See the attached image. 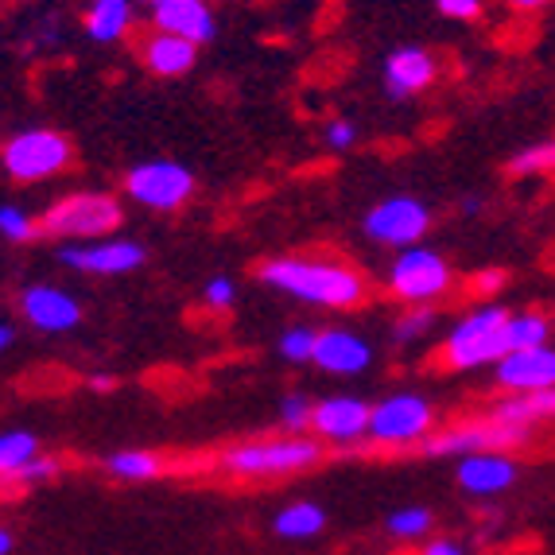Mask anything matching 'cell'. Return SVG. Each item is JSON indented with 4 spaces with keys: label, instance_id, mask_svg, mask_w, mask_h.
<instances>
[{
    "label": "cell",
    "instance_id": "1",
    "mask_svg": "<svg viewBox=\"0 0 555 555\" xmlns=\"http://www.w3.org/2000/svg\"><path fill=\"white\" fill-rule=\"evenodd\" d=\"M257 280L299 304L334 307V311H350L370 292L358 269L326 257H272L257 269Z\"/></svg>",
    "mask_w": 555,
    "mask_h": 555
},
{
    "label": "cell",
    "instance_id": "2",
    "mask_svg": "<svg viewBox=\"0 0 555 555\" xmlns=\"http://www.w3.org/2000/svg\"><path fill=\"white\" fill-rule=\"evenodd\" d=\"M509 307L501 304H481L470 315H463L459 323L447 331L443 346H439V361L454 373H470L481 365H498L509 346H505V323H509Z\"/></svg>",
    "mask_w": 555,
    "mask_h": 555
},
{
    "label": "cell",
    "instance_id": "3",
    "mask_svg": "<svg viewBox=\"0 0 555 555\" xmlns=\"http://www.w3.org/2000/svg\"><path fill=\"white\" fill-rule=\"evenodd\" d=\"M319 459H323V447L315 439L284 436V439H253V443L230 447L222 454V466L230 474H245V478H280V474L307 470Z\"/></svg>",
    "mask_w": 555,
    "mask_h": 555
},
{
    "label": "cell",
    "instance_id": "4",
    "mask_svg": "<svg viewBox=\"0 0 555 555\" xmlns=\"http://www.w3.org/2000/svg\"><path fill=\"white\" fill-rule=\"evenodd\" d=\"M427 436H436V404L420 392H392L377 400L370 412V443L373 447H420Z\"/></svg>",
    "mask_w": 555,
    "mask_h": 555
},
{
    "label": "cell",
    "instance_id": "5",
    "mask_svg": "<svg viewBox=\"0 0 555 555\" xmlns=\"http://www.w3.org/2000/svg\"><path fill=\"white\" fill-rule=\"evenodd\" d=\"M70 140L55 129H24L0 149V171L16 183H43L70 167Z\"/></svg>",
    "mask_w": 555,
    "mask_h": 555
},
{
    "label": "cell",
    "instance_id": "6",
    "mask_svg": "<svg viewBox=\"0 0 555 555\" xmlns=\"http://www.w3.org/2000/svg\"><path fill=\"white\" fill-rule=\"evenodd\" d=\"M389 292L397 299L412 307H431L436 299H443L454 284V272L447 264V257H439L436 249H424V245H412V249H400L397 260L389 264V276H385Z\"/></svg>",
    "mask_w": 555,
    "mask_h": 555
},
{
    "label": "cell",
    "instance_id": "7",
    "mask_svg": "<svg viewBox=\"0 0 555 555\" xmlns=\"http://www.w3.org/2000/svg\"><path fill=\"white\" fill-rule=\"evenodd\" d=\"M120 225V203L109 195H66L39 218L43 237L63 241H98Z\"/></svg>",
    "mask_w": 555,
    "mask_h": 555
},
{
    "label": "cell",
    "instance_id": "8",
    "mask_svg": "<svg viewBox=\"0 0 555 555\" xmlns=\"http://www.w3.org/2000/svg\"><path fill=\"white\" fill-rule=\"evenodd\" d=\"M125 195L144 210H183L195 195V176L176 159H149V164H137L125 171Z\"/></svg>",
    "mask_w": 555,
    "mask_h": 555
},
{
    "label": "cell",
    "instance_id": "9",
    "mask_svg": "<svg viewBox=\"0 0 555 555\" xmlns=\"http://www.w3.org/2000/svg\"><path fill=\"white\" fill-rule=\"evenodd\" d=\"M431 222L436 218H431L427 203H420L416 195H389L380 198L377 206H370L361 230H365L370 241L385 245V249H412V245H420L427 237Z\"/></svg>",
    "mask_w": 555,
    "mask_h": 555
},
{
    "label": "cell",
    "instance_id": "10",
    "mask_svg": "<svg viewBox=\"0 0 555 555\" xmlns=\"http://www.w3.org/2000/svg\"><path fill=\"white\" fill-rule=\"evenodd\" d=\"M528 443V431L520 427H505L498 420H466V424H454L447 431H436L420 443V451L427 459H466V454L481 451H509V447Z\"/></svg>",
    "mask_w": 555,
    "mask_h": 555
},
{
    "label": "cell",
    "instance_id": "11",
    "mask_svg": "<svg viewBox=\"0 0 555 555\" xmlns=\"http://www.w3.org/2000/svg\"><path fill=\"white\" fill-rule=\"evenodd\" d=\"M70 272H90V276H129V272L144 269V245L140 241H125V237H98V241H75L59 249Z\"/></svg>",
    "mask_w": 555,
    "mask_h": 555
},
{
    "label": "cell",
    "instance_id": "12",
    "mask_svg": "<svg viewBox=\"0 0 555 555\" xmlns=\"http://www.w3.org/2000/svg\"><path fill=\"white\" fill-rule=\"evenodd\" d=\"M370 412L373 404L361 397H323L311 412V431L323 443L353 447L361 439H370Z\"/></svg>",
    "mask_w": 555,
    "mask_h": 555
},
{
    "label": "cell",
    "instance_id": "13",
    "mask_svg": "<svg viewBox=\"0 0 555 555\" xmlns=\"http://www.w3.org/2000/svg\"><path fill=\"white\" fill-rule=\"evenodd\" d=\"M16 304H20V315L43 334H70L82 323V304L70 292H63V287L28 284L16 296Z\"/></svg>",
    "mask_w": 555,
    "mask_h": 555
},
{
    "label": "cell",
    "instance_id": "14",
    "mask_svg": "<svg viewBox=\"0 0 555 555\" xmlns=\"http://www.w3.org/2000/svg\"><path fill=\"white\" fill-rule=\"evenodd\" d=\"M493 380L505 392H544L555 389V346H528L509 350L493 365Z\"/></svg>",
    "mask_w": 555,
    "mask_h": 555
},
{
    "label": "cell",
    "instance_id": "15",
    "mask_svg": "<svg viewBox=\"0 0 555 555\" xmlns=\"http://www.w3.org/2000/svg\"><path fill=\"white\" fill-rule=\"evenodd\" d=\"M149 20L156 31H171V36H183L191 43H214L218 36V24H214V12L206 0H144Z\"/></svg>",
    "mask_w": 555,
    "mask_h": 555
},
{
    "label": "cell",
    "instance_id": "16",
    "mask_svg": "<svg viewBox=\"0 0 555 555\" xmlns=\"http://www.w3.org/2000/svg\"><path fill=\"white\" fill-rule=\"evenodd\" d=\"M517 459L509 451H481V454H466L454 466V478L466 493L474 498H501L505 490L517 486Z\"/></svg>",
    "mask_w": 555,
    "mask_h": 555
},
{
    "label": "cell",
    "instance_id": "17",
    "mask_svg": "<svg viewBox=\"0 0 555 555\" xmlns=\"http://www.w3.org/2000/svg\"><path fill=\"white\" fill-rule=\"evenodd\" d=\"M439 78V59L427 51V47H397L389 59H385V93L392 102H404V98H416L427 86Z\"/></svg>",
    "mask_w": 555,
    "mask_h": 555
},
{
    "label": "cell",
    "instance_id": "18",
    "mask_svg": "<svg viewBox=\"0 0 555 555\" xmlns=\"http://www.w3.org/2000/svg\"><path fill=\"white\" fill-rule=\"evenodd\" d=\"M370 361H373V346L353 331L334 326V331H323L315 338V358H311V365H319V370L331 373V377H358V373L370 370Z\"/></svg>",
    "mask_w": 555,
    "mask_h": 555
},
{
    "label": "cell",
    "instance_id": "19",
    "mask_svg": "<svg viewBox=\"0 0 555 555\" xmlns=\"http://www.w3.org/2000/svg\"><path fill=\"white\" fill-rule=\"evenodd\" d=\"M140 63L159 78H179L186 70H195L198 43H191L183 36H171V31H152V36L140 39Z\"/></svg>",
    "mask_w": 555,
    "mask_h": 555
},
{
    "label": "cell",
    "instance_id": "20",
    "mask_svg": "<svg viewBox=\"0 0 555 555\" xmlns=\"http://www.w3.org/2000/svg\"><path fill=\"white\" fill-rule=\"evenodd\" d=\"M490 420H498V424H505V427H520V431H532V427L544 424V420H555V389L513 392L509 400L493 404Z\"/></svg>",
    "mask_w": 555,
    "mask_h": 555
},
{
    "label": "cell",
    "instance_id": "21",
    "mask_svg": "<svg viewBox=\"0 0 555 555\" xmlns=\"http://www.w3.org/2000/svg\"><path fill=\"white\" fill-rule=\"evenodd\" d=\"M132 28V0H90L86 9V36L93 43H117Z\"/></svg>",
    "mask_w": 555,
    "mask_h": 555
},
{
    "label": "cell",
    "instance_id": "22",
    "mask_svg": "<svg viewBox=\"0 0 555 555\" xmlns=\"http://www.w3.org/2000/svg\"><path fill=\"white\" fill-rule=\"evenodd\" d=\"M326 528V509L315 505V501H296V505H287V509L276 513L272 520V532L284 540H307V537H319Z\"/></svg>",
    "mask_w": 555,
    "mask_h": 555
},
{
    "label": "cell",
    "instance_id": "23",
    "mask_svg": "<svg viewBox=\"0 0 555 555\" xmlns=\"http://www.w3.org/2000/svg\"><path fill=\"white\" fill-rule=\"evenodd\" d=\"M555 323L544 311H513L509 323H505V346L509 350H528V346H544L552 343Z\"/></svg>",
    "mask_w": 555,
    "mask_h": 555
},
{
    "label": "cell",
    "instance_id": "24",
    "mask_svg": "<svg viewBox=\"0 0 555 555\" xmlns=\"http://www.w3.org/2000/svg\"><path fill=\"white\" fill-rule=\"evenodd\" d=\"M105 470L113 474V478L120 481H152L164 474V459L152 451H113L109 459H105Z\"/></svg>",
    "mask_w": 555,
    "mask_h": 555
},
{
    "label": "cell",
    "instance_id": "25",
    "mask_svg": "<svg viewBox=\"0 0 555 555\" xmlns=\"http://www.w3.org/2000/svg\"><path fill=\"white\" fill-rule=\"evenodd\" d=\"M39 454V439L31 431H4L0 436V478H12Z\"/></svg>",
    "mask_w": 555,
    "mask_h": 555
},
{
    "label": "cell",
    "instance_id": "26",
    "mask_svg": "<svg viewBox=\"0 0 555 555\" xmlns=\"http://www.w3.org/2000/svg\"><path fill=\"white\" fill-rule=\"evenodd\" d=\"M431 528H436V513L427 509V505H404V509L389 513V520H385V532L397 540H420Z\"/></svg>",
    "mask_w": 555,
    "mask_h": 555
},
{
    "label": "cell",
    "instance_id": "27",
    "mask_svg": "<svg viewBox=\"0 0 555 555\" xmlns=\"http://www.w3.org/2000/svg\"><path fill=\"white\" fill-rule=\"evenodd\" d=\"M509 171L513 176H552L555 171V137L520 149L517 156L509 159Z\"/></svg>",
    "mask_w": 555,
    "mask_h": 555
},
{
    "label": "cell",
    "instance_id": "28",
    "mask_svg": "<svg viewBox=\"0 0 555 555\" xmlns=\"http://www.w3.org/2000/svg\"><path fill=\"white\" fill-rule=\"evenodd\" d=\"M431 326H436V311L431 307H412V311H404V315L392 323V343L397 346H412V343H424L427 334H431Z\"/></svg>",
    "mask_w": 555,
    "mask_h": 555
},
{
    "label": "cell",
    "instance_id": "29",
    "mask_svg": "<svg viewBox=\"0 0 555 555\" xmlns=\"http://www.w3.org/2000/svg\"><path fill=\"white\" fill-rule=\"evenodd\" d=\"M0 237L12 241V245H28V241L43 237V230H39V222L31 218L28 210H20V206L4 203V206H0Z\"/></svg>",
    "mask_w": 555,
    "mask_h": 555
},
{
    "label": "cell",
    "instance_id": "30",
    "mask_svg": "<svg viewBox=\"0 0 555 555\" xmlns=\"http://www.w3.org/2000/svg\"><path fill=\"white\" fill-rule=\"evenodd\" d=\"M315 338L319 334L311 331V326H287L284 334H280V358L292 361V365H307V361L315 358Z\"/></svg>",
    "mask_w": 555,
    "mask_h": 555
},
{
    "label": "cell",
    "instance_id": "31",
    "mask_svg": "<svg viewBox=\"0 0 555 555\" xmlns=\"http://www.w3.org/2000/svg\"><path fill=\"white\" fill-rule=\"evenodd\" d=\"M311 412H315V404L304 392H287L284 404H280V427H284L287 436H299V431L311 427Z\"/></svg>",
    "mask_w": 555,
    "mask_h": 555
},
{
    "label": "cell",
    "instance_id": "32",
    "mask_svg": "<svg viewBox=\"0 0 555 555\" xmlns=\"http://www.w3.org/2000/svg\"><path fill=\"white\" fill-rule=\"evenodd\" d=\"M59 474V463L55 459H47V454H36L28 466H20L16 474H12V481H20V486H36V481H47Z\"/></svg>",
    "mask_w": 555,
    "mask_h": 555
},
{
    "label": "cell",
    "instance_id": "33",
    "mask_svg": "<svg viewBox=\"0 0 555 555\" xmlns=\"http://www.w3.org/2000/svg\"><path fill=\"white\" fill-rule=\"evenodd\" d=\"M206 304L214 307V311H230L233 304H237V284H233L230 276H214L210 284H206Z\"/></svg>",
    "mask_w": 555,
    "mask_h": 555
},
{
    "label": "cell",
    "instance_id": "34",
    "mask_svg": "<svg viewBox=\"0 0 555 555\" xmlns=\"http://www.w3.org/2000/svg\"><path fill=\"white\" fill-rule=\"evenodd\" d=\"M326 144H331L334 152H350L353 144H358V125H353V120H331V125H326Z\"/></svg>",
    "mask_w": 555,
    "mask_h": 555
},
{
    "label": "cell",
    "instance_id": "35",
    "mask_svg": "<svg viewBox=\"0 0 555 555\" xmlns=\"http://www.w3.org/2000/svg\"><path fill=\"white\" fill-rule=\"evenodd\" d=\"M436 9H439V16H447V20H478L481 16V0H436Z\"/></svg>",
    "mask_w": 555,
    "mask_h": 555
},
{
    "label": "cell",
    "instance_id": "36",
    "mask_svg": "<svg viewBox=\"0 0 555 555\" xmlns=\"http://www.w3.org/2000/svg\"><path fill=\"white\" fill-rule=\"evenodd\" d=\"M505 272L501 269H486V272H478V276H474V292H478V296H498L501 287H505Z\"/></svg>",
    "mask_w": 555,
    "mask_h": 555
},
{
    "label": "cell",
    "instance_id": "37",
    "mask_svg": "<svg viewBox=\"0 0 555 555\" xmlns=\"http://www.w3.org/2000/svg\"><path fill=\"white\" fill-rule=\"evenodd\" d=\"M420 555H470V547L459 544V540H451V537H436V540H427Z\"/></svg>",
    "mask_w": 555,
    "mask_h": 555
},
{
    "label": "cell",
    "instance_id": "38",
    "mask_svg": "<svg viewBox=\"0 0 555 555\" xmlns=\"http://www.w3.org/2000/svg\"><path fill=\"white\" fill-rule=\"evenodd\" d=\"M90 389L93 392H113V389H117V380L105 377V373H98V377H90Z\"/></svg>",
    "mask_w": 555,
    "mask_h": 555
},
{
    "label": "cell",
    "instance_id": "39",
    "mask_svg": "<svg viewBox=\"0 0 555 555\" xmlns=\"http://www.w3.org/2000/svg\"><path fill=\"white\" fill-rule=\"evenodd\" d=\"M12 343H16V331H12L9 323H0V353L12 350Z\"/></svg>",
    "mask_w": 555,
    "mask_h": 555
},
{
    "label": "cell",
    "instance_id": "40",
    "mask_svg": "<svg viewBox=\"0 0 555 555\" xmlns=\"http://www.w3.org/2000/svg\"><path fill=\"white\" fill-rule=\"evenodd\" d=\"M547 0H509V9H517V12H537V9H544Z\"/></svg>",
    "mask_w": 555,
    "mask_h": 555
},
{
    "label": "cell",
    "instance_id": "41",
    "mask_svg": "<svg viewBox=\"0 0 555 555\" xmlns=\"http://www.w3.org/2000/svg\"><path fill=\"white\" fill-rule=\"evenodd\" d=\"M12 547H16V537H12L9 528L0 525V555H12Z\"/></svg>",
    "mask_w": 555,
    "mask_h": 555
},
{
    "label": "cell",
    "instance_id": "42",
    "mask_svg": "<svg viewBox=\"0 0 555 555\" xmlns=\"http://www.w3.org/2000/svg\"><path fill=\"white\" fill-rule=\"evenodd\" d=\"M463 210H466V214H470V218H474V214H481V198H478V195L463 198Z\"/></svg>",
    "mask_w": 555,
    "mask_h": 555
}]
</instances>
